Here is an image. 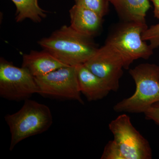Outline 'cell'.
Masks as SVG:
<instances>
[{
  "instance_id": "cell-1",
  "label": "cell",
  "mask_w": 159,
  "mask_h": 159,
  "mask_svg": "<svg viewBox=\"0 0 159 159\" xmlns=\"http://www.w3.org/2000/svg\"><path fill=\"white\" fill-rule=\"evenodd\" d=\"M38 43L43 50L61 62L72 66L84 64L99 48L93 38L81 34L70 25H66Z\"/></svg>"
},
{
  "instance_id": "cell-2",
  "label": "cell",
  "mask_w": 159,
  "mask_h": 159,
  "mask_svg": "<svg viewBox=\"0 0 159 159\" xmlns=\"http://www.w3.org/2000/svg\"><path fill=\"white\" fill-rule=\"evenodd\" d=\"M5 119L11 134L10 151L23 140L48 130L53 121L49 107L30 99L17 112L6 115Z\"/></svg>"
},
{
  "instance_id": "cell-3",
  "label": "cell",
  "mask_w": 159,
  "mask_h": 159,
  "mask_svg": "<svg viewBox=\"0 0 159 159\" xmlns=\"http://www.w3.org/2000/svg\"><path fill=\"white\" fill-rule=\"evenodd\" d=\"M136 84L132 96L115 104L116 112L141 113L159 101V66L143 63L129 70Z\"/></svg>"
},
{
  "instance_id": "cell-4",
  "label": "cell",
  "mask_w": 159,
  "mask_h": 159,
  "mask_svg": "<svg viewBox=\"0 0 159 159\" xmlns=\"http://www.w3.org/2000/svg\"><path fill=\"white\" fill-rule=\"evenodd\" d=\"M148 27L146 23L122 22L110 33L105 43L111 46L122 57L124 69H128L136 60L147 59L154 49L142 39Z\"/></svg>"
},
{
  "instance_id": "cell-5",
  "label": "cell",
  "mask_w": 159,
  "mask_h": 159,
  "mask_svg": "<svg viewBox=\"0 0 159 159\" xmlns=\"http://www.w3.org/2000/svg\"><path fill=\"white\" fill-rule=\"evenodd\" d=\"M109 128L123 159H151L149 142L136 129L130 117L123 114L111 121Z\"/></svg>"
},
{
  "instance_id": "cell-6",
  "label": "cell",
  "mask_w": 159,
  "mask_h": 159,
  "mask_svg": "<svg viewBox=\"0 0 159 159\" xmlns=\"http://www.w3.org/2000/svg\"><path fill=\"white\" fill-rule=\"evenodd\" d=\"M39 93L35 78L27 69L20 68L3 57L0 59V96L13 101L30 99Z\"/></svg>"
},
{
  "instance_id": "cell-7",
  "label": "cell",
  "mask_w": 159,
  "mask_h": 159,
  "mask_svg": "<svg viewBox=\"0 0 159 159\" xmlns=\"http://www.w3.org/2000/svg\"><path fill=\"white\" fill-rule=\"evenodd\" d=\"M34 78L39 95L53 99L74 100L84 104L78 86L76 66L62 67Z\"/></svg>"
},
{
  "instance_id": "cell-8",
  "label": "cell",
  "mask_w": 159,
  "mask_h": 159,
  "mask_svg": "<svg viewBox=\"0 0 159 159\" xmlns=\"http://www.w3.org/2000/svg\"><path fill=\"white\" fill-rule=\"evenodd\" d=\"M84 65L91 72L103 80L111 91L117 92L119 90L124 63L122 57L112 47L104 44Z\"/></svg>"
},
{
  "instance_id": "cell-9",
  "label": "cell",
  "mask_w": 159,
  "mask_h": 159,
  "mask_svg": "<svg viewBox=\"0 0 159 159\" xmlns=\"http://www.w3.org/2000/svg\"><path fill=\"white\" fill-rule=\"evenodd\" d=\"M76 68L80 91L89 101L103 99L111 91L103 80L91 72L84 64L76 66Z\"/></svg>"
},
{
  "instance_id": "cell-10",
  "label": "cell",
  "mask_w": 159,
  "mask_h": 159,
  "mask_svg": "<svg viewBox=\"0 0 159 159\" xmlns=\"http://www.w3.org/2000/svg\"><path fill=\"white\" fill-rule=\"evenodd\" d=\"M69 14L71 27L81 34L94 38L102 29L103 17L95 11L75 4Z\"/></svg>"
},
{
  "instance_id": "cell-11",
  "label": "cell",
  "mask_w": 159,
  "mask_h": 159,
  "mask_svg": "<svg viewBox=\"0 0 159 159\" xmlns=\"http://www.w3.org/2000/svg\"><path fill=\"white\" fill-rule=\"evenodd\" d=\"M66 66H69L61 62L44 50H32L23 55L21 67L27 69L34 77L44 76Z\"/></svg>"
},
{
  "instance_id": "cell-12",
  "label": "cell",
  "mask_w": 159,
  "mask_h": 159,
  "mask_svg": "<svg viewBox=\"0 0 159 159\" xmlns=\"http://www.w3.org/2000/svg\"><path fill=\"white\" fill-rule=\"evenodd\" d=\"M122 22L146 23V13L151 7L148 0H108Z\"/></svg>"
},
{
  "instance_id": "cell-13",
  "label": "cell",
  "mask_w": 159,
  "mask_h": 159,
  "mask_svg": "<svg viewBox=\"0 0 159 159\" xmlns=\"http://www.w3.org/2000/svg\"><path fill=\"white\" fill-rule=\"evenodd\" d=\"M16 6L15 20L21 22L26 19L40 23L47 16V11L39 6L38 0H11Z\"/></svg>"
},
{
  "instance_id": "cell-14",
  "label": "cell",
  "mask_w": 159,
  "mask_h": 159,
  "mask_svg": "<svg viewBox=\"0 0 159 159\" xmlns=\"http://www.w3.org/2000/svg\"><path fill=\"white\" fill-rule=\"evenodd\" d=\"M75 5L90 9L103 17L108 13V0H74Z\"/></svg>"
},
{
  "instance_id": "cell-15",
  "label": "cell",
  "mask_w": 159,
  "mask_h": 159,
  "mask_svg": "<svg viewBox=\"0 0 159 159\" xmlns=\"http://www.w3.org/2000/svg\"><path fill=\"white\" fill-rule=\"evenodd\" d=\"M101 159H123L120 151L113 141L107 143L101 157Z\"/></svg>"
},
{
  "instance_id": "cell-16",
  "label": "cell",
  "mask_w": 159,
  "mask_h": 159,
  "mask_svg": "<svg viewBox=\"0 0 159 159\" xmlns=\"http://www.w3.org/2000/svg\"><path fill=\"white\" fill-rule=\"evenodd\" d=\"M142 38L144 41L149 42L159 38V23L146 29L142 34Z\"/></svg>"
},
{
  "instance_id": "cell-17",
  "label": "cell",
  "mask_w": 159,
  "mask_h": 159,
  "mask_svg": "<svg viewBox=\"0 0 159 159\" xmlns=\"http://www.w3.org/2000/svg\"><path fill=\"white\" fill-rule=\"evenodd\" d=\"M144 113L146 119L152 120L159 125V101L152 104Z\"/></svg>"
},
{
  "instance_id": "cell-18",
  "label": "cell",
  "mask_w": 159,
  "mask_h": 159,
  "mask_svg": "<svg viewBox=\"0 0 159 159\" xmlns=\"http://www.w3.org/2000/svg\"><path fill=\"white\" fill-rule=\"evenodd\" d=\"M154 6V16L155 17L159 19V0H150Z\"/></svg>"
},
{
  "instance_id": "cell-19",
  "label": "cell",
  "mask_w": 159,
  "mask_h": 159,
  "mask_svg": "<svg viewBox=\"0 0 159 159\" xmlns=\"http://www.w3.org/2000/svg\"><path fill=\"white\" fill-rule=\"evenodd\" d=\"M150 43V45L151 46L152 48L153 49L159 47V38L158 39L155 40L151 42Z\"/></svg>"
}]
</instances>
